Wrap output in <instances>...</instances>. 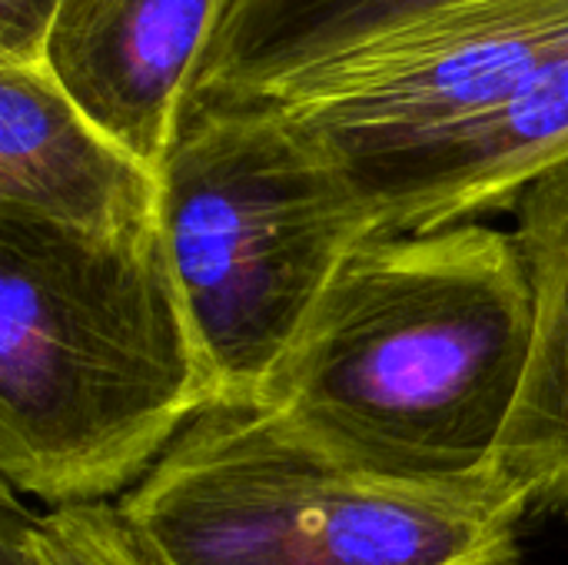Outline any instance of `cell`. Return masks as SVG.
Listing matches in <instances>:
<instances>
[{"mask_svg":"<svg viewBox=\"0 0 568 565\" xmlns=\"http://www.w3.org/2000/svg\"><path fill=\"white\" fill-rule=\"evenodd\" d=\"M513 233L483 220L359 243L263 400L323 450L416 483L496 480L532 360Z\"/></svg>","mask_w":568,"mask_h":565,"instance_id":"6da1fadb","label":"cell"},{"mask_svg":"<svg viewBox=\"0 0 568 565\" xmlns=\"http://www.w3.org/2000/svg\"><path fill=\"white\" fill-rule=\"evenodd\" d=\"M213 403L160 226L0 216V486L43 513L120 503Z\"/></svg>","mask_w":568,"mask_h":565,"instance_id":"7a4b0ae2","label":"cell"},{"mask_svg":"<svg viewBox=\"0 0 568 565\" xmlns=\"http://www.w3.org/2000/svg\"><path fill=\"white\" fill-rule=\"evenodd\" d=\"M160 565H523L529 503L499 480L356 466L266 403H213L120 503Z\"/></svg>","mask_w":568,"mask_h":565,"instance_id":"3957f363","label":"cell"},{"mask_svg":"<svg viewBox=\"0 0 568 565\" xmlns=\"http://www.w3.org/2000/svg\"><path fill=\"white\" fill-rule=\"evenodd\" d=\"M366 240L339 163L280 107H183L160 167V243L220 403L263 400Z\"/></svg>","mask_w":568,"mask_h":565,"instance_id":"277c9868","label":"cell"},{"mask_svg":"<svg viewBox=\"0 0 568 565\" xmlns=\"http://www.w3.org/2000/svg\"><path fill=\"white\" fill-rule=\"evenodd\" d=\"M566 40L568 0H489L260 103L293 117L336 163H353L489 113Z\"/></svg>","mask_w":568,"mask_h":565,"instance_id":"5b68a950","label":"cell"},{"mask_svg":"<svg viewBox=\"0 0 568 565\" xmlns=\"http://www.w3.org/2000/svg\"><path fill=\"white\" fill-rule=\"evenodd\" d=\"M562 160L568 40L489 113L339 170L363 203L369 236H399L513 210Z\"/></svg>","mask_w":568,"mask_h":565,"instance_id":"8992f818","label":"cell"},{"mask_svg":"<svg viewBox=\"0 0 568 565\" xmlns=\"http://www.w3.org/2000/svg\"><path fill=\"white\" fill-rule=\"evenodd\" d=\"M220 10L223 0H63L43 67L160 173Z\"/></svg>","mask_w":568,"mask_h":565,"instance_id":"52a82bcc","label":"cell"},{"mask_svg":"<svg viewBox=\"0 0 568 565\" xmlns=\"http://www.w3.org/2000/svg\"><path fill=\"white\" fill-rule=\"evenodd\" d=\"M0 216L120 240L160 226V173L97 127L43 63H0Z\"/></svg>","mask_w":568,"mask_h":565,"instance_id":"ba28073f","label":"cell"},{"mask_svg":"<svg viewBox=\"0 0 568 565\" xmlns=\"http://www.w3.org/2000/svg\"><path fill=\"white\" fill-rule=\"evenodd\" d=\"M489 0H223L186 103H260Z\"/></svg>","mask_w":568,"mask_h":565,"instance_id":"9c48e42d","label":"cell"},{"mask_svg":"<svg viewBox=\"0 0 568 565\" xmlns=\"http://www.w3.org/2000/svg\"><path fill=\"white\" fill-rule=\"evenodd\" d=\"M516 243L532 290V360L496 480L532 516L568 506V160L546 170L513 206Z\"/></svg>","mask_w":568,"mask_h":565,"instance_id":"30bf717a","label":"cell"},{"mask_svg":"<svg viewBox=\"0 0 568 565\" xmlns=\"http://www.w3.org/2000/svg\"><path fill=\"white\" fill-rule=\"evenodd\" d=\"M40 546L47 565H160L116 503L40 513Z\"/></svg>","mask_w":568,"mask_h":565,"instance_id":"8fae6325","label":"cell"},{"mask_svg":"<svg viewBox=\"0 0 568 565\" xmlns=\"http://www.w3.org/2000/svg\"><path fill=\"white\" fill-rule=\"evenodd\" d=\"M63 0H0V63H43Z\"/></svg>","mask_w":568,"mask_h":565,"instance_id":"7c38bea8","label":"cell"},{"mask_svg":"<svg viewBox=\"0 0 568 565\" xmlns=\"http://www.w3.org/2000/svg\"><path fill=\"white\" fill-rule=\"evenodd\" d=\"M0 565H47L40 513L27 509V500L7 486H0Z\"/></svg>","mask_w":568,"mask_h":565,"instance_id":"4fadbf2b","label":"cell"},{"mask_svg":"<svg viewBox=\"0 0 568 565\" xmlns=\"http://www.w3.org/2000/svg\"><path fill=\"white\" fill-rule=\"evenodd\" d=\"M562 516H566V523H568V506H566V513H562Z\"/></svg>","mask_w":568,"mask_h":565,"instance_id":"5bb4252c","label":"cell"}]
</instances>
